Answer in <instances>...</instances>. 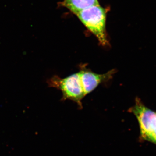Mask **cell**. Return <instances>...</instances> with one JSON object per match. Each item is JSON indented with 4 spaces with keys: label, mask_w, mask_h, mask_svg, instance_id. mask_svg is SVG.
Instances as JSON below:
<instances>
[{
    "label": "cell",
    "mask_w": 156,
    "mask_h": 156,
    "mask_svg": "<svg viewBox=\"0 0 156 156\" xmlns=\"http://www.w3.org/2000/svg\"><path fill=\"white\" fill-rule=\"evenodd\" d=\"M48 86L58 89L62 93V101H73L82 108V101L89 94L86 78L80 70L64 78L54 76L47 81Z\"/></svg>",
    "instance_id": "1"
},
{
    "label": "cell",
    "mask_w": 156,
    "mask_h": 156,
    "mask_svg": "<svg viewBox=\"0 0 156 156\" xmlns=\"http://www.w3.org/2000/svg\"><path fill=\"white\" fill-rule=\"evenodd\" d=\"M59 5L76 15L84 9L99 4L98 0H63Z\"/></svg>",
    "instance_id": "4"
},
{
    "label": "cell",
    "mask_w": 156,
    "mask_h": 156,
    "mask_svg": "<svg viewBox=\"0 0 156 156\" xmlns=\"http://www.w3.org/2000/svg\"><path fill=\"white\" fill-rule=\"evenodd\" d=\"M128 112L134 114L138 121L140 139L156 144V112L146 106L138 98H136L135 105Z\"/></svg>",
    "instance_id": "3"
},
{
    "label": "cell",
    "mask_w": 156,
    "mask_h": 156,
    "mask_svg": "<svg viewBox=\"0 0 156 156\" xmlns=\"http://www.w3.org/2000/svg\"><path fill=\"white\" fill-rule=\"evenodd\" d=\"M107 14V10L99 5L84 9L76 15L104 47L110 45L106 29Z\"/></svg>",
    "instance_id": "2"
}]
</instances>
